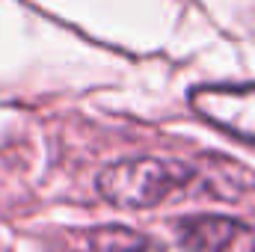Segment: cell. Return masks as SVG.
Masks as SVG:
<instances>
[{"instance_id": "obj_4", "label": "cell", "mask_w": 255, "mask_h": 252, "mask_svg": "<svg viewBox=\"0 0 255 252\" xmlns=\"http://www.w3.org/2000/svg\"><path fill=\"white\" fill-rule=\"evenodd\" d=\"M92 247H95V252H166L157 241H151L133 229H122V226L98 229L92 235Z\"/></svg>"}, {"instance_id": "obj_1", "label": "cell", "mask_w": 255, "mask_h": 252, "mask_svg": "<svg viewBox=\"0 0 255 252\" xmlns=\"http://www.w3.org/2000/svg\"><path fill=\"white\" fill-rule=\"evenodd\" d=\"M193 169L172 157H133L113 163L101 172L98 190L110 205L119 208H154L178 190L193 184Z\"/></svg>"}, {"instance_id": "obj_3", "label": "cell", "mask_w": 255, "mask_h": 252, "mask_svg": "<svg viewBox=\"0 0 255 252\" xmlns=\"http://www.w3.org/2000/svg\"><path fill=\"white\" fill-rule=\"evenodd\" d=\"M175 232L190 252H255V226L232 217H187Z\"/></svg>"}, {"instance_id": "obj_2", "label": "cell", "mask_w": 255, "mask_h": 252, "mask_svg": "<svg viewBox=\"0 0 255 252\" xmlns=\"http://www.w3.org/2000/svg\"><path fill=\"white\" fill-rule=\"evenodd\" d=\"M193 110L211 125L255 145V83L250 86H199L190 92Z\"/></svg>"}]
</instances>
